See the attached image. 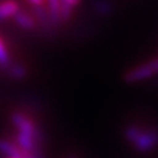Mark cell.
<instances>
[{
    "mask_svg": "<svg viewBox=\"0 0 158 158\" xmlns=\"http://www.w3.org/2000/svg\"><path fill=\"white\" fill-rule=\"evenodd\" d=\"M65 3H67L70 6H72V8H75V6H77V5H80L81 4V0H64Z\"/></svg>",
    "mask_w": 158,
    "mask_h": 158,
    "instance_id": "cell-11",
    "label": "cell"
},
{
    "mask_svg": "<svg viewBox=\"0 0 158 158\" xmlns=\"http://www.w3.org/2000/svg\"><path fill=\"white\" fill-rule=\"evenodd\" d=\"M125 139L139 153H148L158 147V128L137 123L127 125L123 130Z\"/></svg>",
    "mask_w": 158,
    "mask_h": 158,
    "instance_id": "cell-1",
    "label": "cell"
},
{
    "mask_svg": "<svg viewBox=\"0 0 158 158\" xmlns=\"http://www.w3.org/2000/svg\"><path fill=\"white\" fill-rule=\"evenodd\" d=\"M94 10L97 15L107 16V15L113 13V4H112L111 0H95Z\"/></svg>",
    "mask_w": 158,
    "mask_h": 158,
    "instance_id": "cell-8",
    "label": "cell"
},
{
    "mask_svg": "<svg viewBox=\"0 0 158 158\" xmlns=\"http://www.w3.org/2000/svg\"><path fill=\"white\" fill-rule=\"evenodd\" d=\"M15 25L23 30H26V31H32L35 27H36V23H35V19L34 16L31 15V13L29 11H25L23 9H20L13 18Z\"/></svg>",
    "mask_w": 158,
    "mask_h": 158,
    "instance_id": "cell-3",
    "label": "cell"
},
{
    "mask_svg": "<svg viewBox=\"0 0 158 158\" xmlns=\"http://www.w3.org/2000/svg\"><path fill=\"white\" fill-rule=\"evenodd\" d=\"M21 9L18 0H0V23L13 19L14 15Z\"/></svg>",
    "mask_w": 158,
    "mask_h": 158,
    "instance_id": "cell-4",
    "label": "cell"
},
{
    "mask_svg": "<svg viewBox=\"0 0 158 158\" xmlns=\"http://www.w3.org/2000/svg\"><path fill=\"white\" fill-rule=\"evenodd\" d=\"M66 158H77V157H76V156H67Z\"/></svg>",
    "mask_w": 158,
    "mask_h": 158,
    "instance_id": "cell-12",
    "label": "cell"
},
{
    "mask_svg": "<svg viewBox=\"0 0 158 158\" xmlns=\"http://www.w3.org/2000/svg\"><path fill=\"white\" fill-rule=\"evenodd\" d=\"M21 158H45V157H44V151H40V152H34L31 154L24 156Z\"/></svg>",
    "mask_w": 158,
    "mask_h": 158,
    "instance_id": "cell-10",
    "label": "cell"
},
{
    "mask_svg": "<svg viewBox=\"0 0 158 158\" xmlns=\"http://www.w3.org/2000/svg\"><path fill=\"white\" fill-rule=\"evenodd\" d=\"M11 62V55L9 46L3 36H0V69L5 70Z\"/></svg>",
    "mask_w": 158,
    "mask_h": 158,
    "instance_id": "cell-7",
    "label": "cell"
},
{
    "mask_svg": "<svg viewBox=\"0 0 158 158\" xmlns=\"http://www.w3.org/2000/svg\"><path fill=\"white\" fill-rule=\"evenodd\" d=\"M0 154L6 156V158H21L25 156L14 141L6 138H0Z\"/></svg>",
    "mask_w": 158,
    "mask_h": 158,
    "instance_id": "cell-5",
    "label": "cell"
},
{
    "mask_svg": "<svg viewBox=\"0 0 158 158\" xmlns=\"http://www.w3.org/2000/svg\"><path fill=\"white\" fill-rule=\"evenodd\" d=\"M6 71V75L13 78V80H16V81H21L24 78L27 77V67L24 65V64H20V62H10V65L5 69Z\"/></svg>",
    "mask_w": 158,
    "mask_h": 158,
    "instance_id": "cell-6",
    "label": "cell"
},
{
    "mask_svg": "<svg viewBox=\"0 0 158 158\" xmlns=\"http://www.w3.org/2000/svg\"><path fill=\"white\" fill-rule=\"evenodd\" d=\"M158 75V57H154L144 64H141L125 73V81L127 84H136Z\"/></svg>",
    "mask_w": 158,
    "mask_h": 158,
    "instance_id": "cell-2",
    "label": "cell"
},
{
    "mask_svg": "<svg viewBox=\"0 0 158 158\" xmlns=\"http://www.w3.org/2000/svg\"><path fill=\"white\" fill-rule=\"evenodd\" d=\"M25 2H26L27 5H30L31 9L46 6V0H25Z\"/></svg>",
    "mask_w": 158,
    "mask_h": 158,
    "instance_id": "cell-9",
    "label": "cell"
}]
</instances>
